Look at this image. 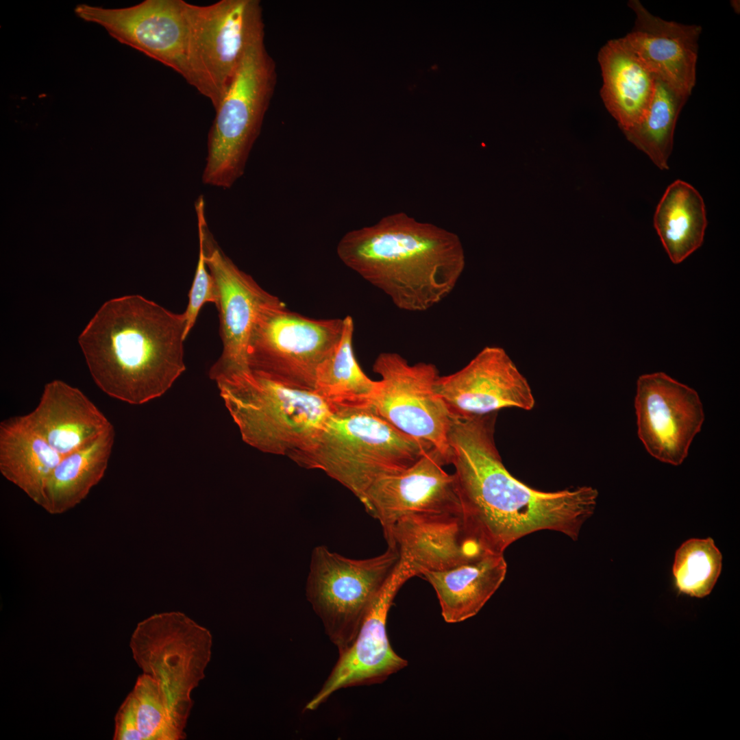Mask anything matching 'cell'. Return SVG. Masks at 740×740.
Segmentation results:
<instances>
[{
	"label": "cell",
	"mask_w": 740,
	"mask_h": 740,
	"mask_svg": "<svg viewBox=\"0 0 740 740\" xmlns=\"http://www.w3.org/2000/svg\"><path fill=\"white\" fill-rule=\"evenodd\" d=\"M497 412L451 418L450 464L469 536L486 552L504 554L513 543L540 530L578 539L593 514L598 492L591 486L541 491L506 469L495 442Z\"/></svg>",
	"instance_id": "6da1fadb"
},
{
	"label": "cell",
	"mask_w": 740,
	"mask_h": 740,
	"mask_svg": "<svg viewBox=\"0 0 740 740\" xmlns=\"http://www.w3.org/2000/svg\"><path fill=\"white\" fill-rule=\"evenodd\" d=\"M184 314L138 295L105 302L79 337L90 373L108 395L139 405L185 371Z\"/></svg>",
	"instance_id": "7a4b0ae2"
},
{
	"label": "cell",
	"mask_w": 740,
	"mask_h": 740,
	"mask_svg": "<svg viewBox=\"0 0 740 740\" xmlns=\"http://www.w3.org/2000/svg\"><path fill=\"white\" fill-rule=\"evenodd\" d=\"M212 636L180 612L139 622L130 647L143 674L119 707L116 726L130 740H183L193 691L205 678Z\"/></svg>",
	"instance_id": "3957f363"
},
{
	"label": "cell",
	"mask_w": 740,
	"mask_h": 740,
	"mask_svg": "<svg viewBox=\"0 0 740 740\" xmlns=\"http://www.w3.org/2000/svg\"><path fill=\"white\" fill-rule=\"evenodd\" d=\"M336 253L345 265L408 312L426 311L442 301L465 266L456 234L403 212L347 232Z\"/></svg>",
	"instance_id": "277c9868"
},
{
	"label": "cell",
	"mask_w": 740,
	"mask_h": 740,
	"mask_svg": "<svg viewBox=\"0 0 740 740\" xmlns=\"http://www.w3.org/2000/svg\"><path fill=\"white\" fill-rule=\"evenodd\" d=\"M431 448L396 429L371 406L332 413L312 443L291 459L324 471L361 502L374 482L404 471Z\"/></svg>",
	"instance_id": "5b68a950"
},
{
	"label": "cell",
	"mask_w": 740,
	"mask_h": 740,
	"mask_svg": "<svg viewBox=\"0 0 740 740\" xmlns=\"http://www.w3.org/2000/svg\"><path fill=\"white\" fill-rule=\"evenodd\" d=\"M216 382L242 439L264 453L291 458L312 443L332 414L313 391L251 371Z\"/></svg>",
	"instance_id": "8992f818"
},
{
	"label": "cell",
	"mask_w": 740,
	"mask_h": 740,
	"mask_svg": "<svg viewBox=\"0 0 740 740\" xmlns=\"http://www.w3.org/2000/svg\"><path fill=\"white\" fill-rule=\"evenodd\" d=\"M275 82V65L262 39L248 50L215 108L202 175L205 184L229 188L243 174Z\"/></svg>",
	"instance_id": "52a82bcc"
},
{
	"label": "cell",
	"mask_w": 740,
	"mask_h": 740,
	"mask_svg": "<svg viewBox=\"0 0 740 740\" xmlns=\"http://www.w3.org/2000/svg\"><path fill=\"white\" fill-rule=\"evenodd\" d=\"M188 29L190 85L215 109L248 50L264 39L258 0H220L207 5L184 1Z\"/></svg>",
	"instance_id": "ba28073f"
},
{
	"label": "cell",
	"mask_w": 740,
	"mask_h": 740,
	"mask_svg": "<svg viewBox=\"0 0 740 740\" xmlns=\"http://www.w3.org/2000/svg\"><path fill=\"white\" fill-rule=\"evenodd\" d=\"M399 558L395 547L365 559H354L325 545L311 553L306 595L339 654L352 644L378 591Z\"/></svg>",
	"instance_id": "9c48e42d"
},
{
	"label": "cell",
	"mask_w": 740,
	"mask_h": 740,
	"mask_svg": "<svg viewBox=\"0 0 740 740\" xmlns=\"http://www.w3.org/2000/svg\"><path fill=\"white\" fill-rule=\"evenodd\" d=\"M343 319H313L283 302L262 312L248 350L250 371L286 386L313 391L316 371L336 346Z\"/></svg>",
	"instance_id": "30bf717a"
},
{
	"label": "cell",
	"mask_w": 740,
	"mask_h": 740,
	"mask_svg": "<svg viewBox=\"0 0 740 740\" xmlns=\"http://www.w3.org/2000/svg\"><path fill=\"white\" fill-rule=\"evenodd\" d=\"M195 211L199 243L219 295L223 350L209 371L210 378L217 381L250 371L247 350L254 328L264 311L283 301L264 290L221 249L208 227L205 205L198 204Z\"/></svg>",
	"instance_id": "8fae6325"
},
{
	"label": "cell",
	"mask_w": 740,
	"mask_h": 740,
	"mask_svg": "<svg viewBox=\"0 0 740 740\" xmlns=\"http://www.w3.org/2000/svg\"><path fill=\"white\" fill-rule=\"evenodd\" d=\"M373 371L381 378L374 410L404 434L437 449L450 464L451 417L436 391V366L424 362L411 365L397 353L382 352Z\"/></svg>",
	"instance_id": "7c38bea8"
},
{
	"label": "cell",
	"mask_w": 740,
	"mask_h": 740,
	"mask_svg": "<svg viewBox=\"0 0 740 740\" xmlns=\"http://www.w3.org/2000/svg\"><path fill=\"white\" fill-rule=\"evenodd\" d=\"M74 12L79 18L101 26L120 43L174 70L190 84L184 0H144L121 8L81 3Z\"/></svg>",
	"instance_id": "4fadbf2b"
},
{
	"label": "cell",
	"mask_w": 740,
	"mask_h": 740,
	"mask_svg": "<svg viewBox=\"0 0 740 740\" xmlns=\"http://www.w3.org/2000/svg\"><path fill=\"white\" fill-rule=\"evenodd\" d=\"M634 407L638 436L657 460L678 466L688 455L704 420L698 393L658 372L637 380Z\"/></svg>",
	"instance_id": "5bb4252c"
},
{
	"label": "cell",
	"mask_w": 740,
	"mask_h": 740,
	"mask_svg": "<svg viewBox=\"0 0 740 740\" xmlns=\"http://www.w3.org/2000/svg\"><path fill=\"white\" fill-rule=\"evenodd\" d=\"M446 465L431 448L404 471L374 482L361 502L383 530L404 519L461 517L455 478Z\"/></svg>",
	"instance_id": "9a60e30c"
},
{
	"label": "cell",
	"mask_w": 740,
	"mask_h": 740,
	"mask_svg": "<svg viewBox=\"0 0 740 740\" xmlns=\"http://www.w3.org/2000/svg\"><path fill=\"white\" fill-rule=\"evenodd\" d=\"M414 576L407 562L399 558L370 604L352 644L339 654L324 684L304 710L316 709L340 689L382 682L407 666V661L391 648L386 624L396 594Z\"/></svg>",
	"instance_id": "2e32d148"
},
{
	"label": "cell",
	"mask_w": 740,
	"mask_h": 740,
	"mask_svg": "<svg viewBox=\"0 0 740 740\" xmlns=\"http://www.w3.org/2000/svg\"><path fill=\"white\" fill-rule=\"evenodd\" d=\"M435 388L454 418L482 416L505 408L530 410L535 405L526 378L499 347H486L459 371L439 375Z\"/></svg>",
	"instance_id": "e0dca14e"
},
{
	"label": "cell",
	"mask_w": 740,
	"mask_h": 740,
	"mask_svg": "<svg viewBox=\"0 0 740 740\" xmlns=\"http://www.w3.org/2000/svg\"><path fill=\"white\" fill-rule=\"evenodd\" d=\"M633 29L624 37L630 49L654 75L689 97L695 84L698 39L702 27L664 20L639 0H630Z\"/></svg>",
	"instance_id": "ac0fdd59"
},
{
	"label": "cell",
	"mask_w": 740,
	"mask_h": 740,
	"mask_svg": "<svg viewBox=\"0 0 740 740\" xmlns=\"http://www.w3.org/2000/svg\"><path fill=\"white\" fill-rule=\"evenodd\" d=\"M388 547L415 576L444 570L487 553L467 534L461 517L404 519L383 530Z\"/></svg>",
	"instance_id": "d6986e66"
},
{
	"label": "cell",
	"mask_w": 740,
	"mask_h": 740,
	"mask_svg": "<svg viewBox=\"0 0 740 740\" xmlns=\"http://www.w3.org/2000/svg\"><path fill=\"white\" fill-rule=\"evenodd\" d=\"M27 415L62 457L113 426L82 391L60 380L45 384L37 406Z\"/></svg>",
	"instance_id": "ffe728a7"
},
{
	"label": "cell",
	"mask_w": 740,
	"mask_h": 740,
	"mask_svg": "<svg viewBox=\"0 0 740 740\" xmlns=\"http://www.w3.org/2000/svg\"><path fill=\"white\" fill-rule=\"evenodd\" d=\"M604 103L622 132L646 113L655 89V76L623 38L609 40L598 53Z\"/></svg>",
	"instance_id": "44dd1931"
},
{
	"label": "cell",
	"mask_w": 740,
	"mask_h": 740,
	"mask_svg": "<svg viewBox=\"0 0 740 740\" xmlns=\"http://www.w3.org/2000/svg\"><path fill=\"white\" fill-rule=\"evenodd\" d=\"M507 563L504 554L487 552L451 568L422 576L434 589L447 623L476 615L504 581Z\"/></svg>",
	"instance_id": "7402d4cb"
},
{
	"label": "cell",
	"mask_w": 740,
	"mask_h": 740,
	"mask_svg": "<svg viewBox=\"0 0 740 740\" xmlns=\"http://www.w3.org/2000/svg\"><path fill=\"white\" fill-rule=\"evenodd\" d=\"M62 458L27 415L0 423V472L39 506L47 482Z\"/></svg>",
	"instance_id": "603a6c76"
},
{
	"label": "cell",
	"mask_w": 740,
	"mask_h": 740,
	"mask_svg": "<svg viewBox=\"0 0 740 740\" xmlns=\"http://www.w3.org/2000/svg\"><path fill=\"white\" fill-rule=\"evenodd\" d=\"M354 331V320L346 316L338 343L316 371L313 392L332 413L371 407L379 389V380L370 379L355 357Z\"/></svg>",
	"instance_id": "cb8c5ba5"
},
{
	"label": "cell",
	"mask_w": 740,
	"mask_h": 740,
	"mask_svg": "<svg viewBox=\"0 0 740 740\" xmlns=\"http://www.w3.org/2000/svg\"><path fill=\"white\" fill-rule=\"evenodd\" d=\"M114 441L112 426L92 443L64 456L47 482L40 506L58 515L81 503L103 477Z\"/></svg>",
	"instance_id": "d4e9b609"
},
{
	"label": "cell",
	"mask_w": 740,
	"mask_h": 740,
	"mask_svg": "<svg viewBox=\"0 0 740 740\" xmlns=\"http://www.w3.org/2000/svg\"><path fill=\"white\" fill-rule=\"evenodd\" d=\"M654 225L671 261L682 262L704 241L707 219L703 198L690 184L674 181L657 205Z\"/></svg>",
	"instance_id": "484cf974"
},
{
	"label": "cell",
	"mask_w": 740,
	"mask_h": 740,
	"mask_svg": "<svg viewBox=\"0 0 740 740\" xmlns=\"http://www.w3.org/2000/svg\"><path fill=\"white\" fill-rule=\"evenodd\" d=\"M688 97L655 76L654 92L646 113L637 124L623 132L660 169H669L675 127Z\"/></svg>",
	"instance_id": "4316f807"
},
{
	"label": "cell",
	"mask_w": 740,
	"mask_h": 740,
	"mask_svg": "<svg viewBox=\"0 0 740 740\" xmlns=\"http://www.w3.org/2000/svg\"><path fill=\"white\" fill-rule=\"evenodd\" d=\"M722 566V554L711 538L687 540L675 554L673 576L676 589L679 593L704 597L713 589Z\"/></svg>",
	"instance_id": "83f0119b"
},
{
	"label": "cell",
	"mask_w": 740,
	"mask_h": 740,
	"mask_svg": "<svg viewBox=\"0 0 740 740\" xmlns=\"http://www.w3.org/2000/svg\"><path fill=\"white\" fill-rule=\"evenodd\" d=\"M207 268L204 249L199 243L197 265L188 293L187 308L184 312L186 319V338L196 323L202 306L208 302L214 304L216 307L218 306L219 295L217 284Z\"/></svg>",
	"instance_id": "f1b7e54d"
}]
</instances>
